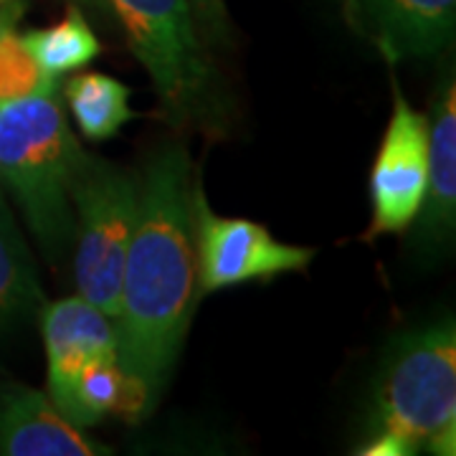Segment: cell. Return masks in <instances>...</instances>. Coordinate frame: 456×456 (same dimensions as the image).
Wrapping results in <instances>:
<instances>
[{
  "instance_id": "obj_8",
  "label": "cell",
  "mask_w": 456,
  "mask_h": 456,
  "mask_svg": "<svg viewBox=\"0 0 456 456\" xmlns=\"http://www.w3.org/2000/svg\"><path fill=\"white\" fill-rule=\"evenodd\" d=\"M49 360V398L71 421L74 398L84 375L119 360L114 322L84 297L46 302L38 312Z\"/></svg>"
},
{
  "instance_id": "obj_4",
  "label": "cell",
  "mask_w": 456,
  "mask_h": 456,
  "mask_svg": "<svg viewBox=\"0 0 456 456\" xmlns=\"http://www.w3.org/2000/svg\"><path fill=\"white\" fill-rule=\"evenodd\" d=\"M170 125H213L216 69L198 36L193 0H107Z\"/></svg>"
},
{
  "instance_id": "obj_11",
  "label": "cell",
  "mask_w": 456,
  "mask_h": 456,
  "mask_svg": "<svg viewBox=\"0 0 456 456\" xmlns=\"http://www.w3.org/2000/svg\"><path fill=\"white\" fill-rule=\"evenodd\" d=\"M413 226L426 248L449 244L456 228V84L449 71L441 77L439 92L428 119V178L421 211Z\"/></svg>"
},
{
  "instance_id": "obj_7",
  "label": "cell",
  "mask_w": 456,
  "mask_h": 456,
  "mask_svg": "<svg viewBox=\"0 0 456 456\" xmlns=\"http://www.w3.org/2000/svg\"><path fill=\"white\" fill-rule=\"evenodd\" d=\"M428 178V117L408 104L393 79V114L370 170L373 218L368 241L403 233L421 211Z\"/></svg>"
},
{
  "instance_id": "obj_2",
  "label": "cell",
  "mask_w": 456,
  "mask_h": 456,
  "mask_svg": "<svg viewBox=\"0 0 456 456\" xmlns=\"http://www.w3.org/2000/svg\"><path fill=\"white\" fill-rule=\"evenodd\" d=\"M82 152L56 89L0 104V183L53 264L74 246L71 180Z\"/></svg>"
},
{
  "instance_id": "obj_3",
  "label": "cell",
  "mask_w": 456,
  "mask_h": 456,
  "mask_svg": "<svg viewBox=\"0 0 456 456\" xmlns=\"http://www.w3.org/2000/svg\"><path fill=\"white\" fill-rule=\"evenodd\" d=\"M370 436L388 434L408 454H454L456 327L454 322L408 332L395 342L378 375Z\"/></svg>"
},
{
  "instance_id": "obj_10",
  "label": "cell",
  "mask_w": 456,
  "mask_h": 456,
  "mask_svg": "<svg viewBox=\"0 0 456 456\" xmlns=\"http://www.w3.org/2000/svg\"><path fill=\"white\" fill-rule=\"evenodd\" d=\"M0 454L5 456H107L110 446L84 434L49 393L23 383L0 386Z\"/></svg>"
},
{
  "instance_id": "obj_13",
  "label": "cell",
  "mask_w": 456,
  "mask_h": 456,
  "mask_svg": "<svg viewBox=\"0 0 456 456\" xmlns=\"http://www.w3.org/2000/svg\"><path fill=\"white\" fill-rule=\"evenodd\" d=\"M64 99L89 142L110 140L137 117L130 107V86L107 74L89 71L66 79Z\"/></svg>"
},
{
  "instance_id": "obj_15",
  "label": "cell",
  "mask_w": 456,
  "mask_h": 456,
  "mask_svg": "<svg viewBox=\"0 0 456 456\" xmlns=\"http://www.w3.org/2000/svg\"><path fill=\"white\" fill-rule=\"evenodd\" d=\"M198 18H206V26L221 28L224 23V0H193Z\"/></svg>"
},
{
  "instance_id": "obj_6",
  "label": "cell",
  "mask_w": 456,
  "mask_h": 456,
  "mask_svg": "<svg viewBox=\"0 0 456 456\" xmlns=\"http://www.w3.org/2000/svg\"><path fill=\"white\" fill-rule=\"evenodd\" d=\"M193 208L198 299L248 281H269L279 274L305 272L317 256V248L284 244L256 221L218 216L200 183H196Z\"/></svg>"
},
{
  "instance_id": "obj_14",
  "label": "cell",
  "mask_w": 456,
  "mask_h": 456,
  "mask_svg": "<svg viewBox=\"0 0 456 456\" xmlns=\"http://www.w3.org/2000/svg\"><path fill=\"white\" fill-rule=\"evenodd\" d=\"M23 41L26 49L31 51L33 61L51 79L92 64L102 51L97 36L79 8H69V13L51 28L23 33Z\"/></svg>"
},
{
  "instance_id": "obj_9",
  "label": "cell",
  "mask_w": 456,
  "mask_h": 456,
  "mask_svg": "<svg viewBox=\"0 0 456 456\" xmlns=\"http://www.w3.org/2000/svg\"><path fill=\"white\" fill-rule=\"evenodd\" d=\"M345 11L391 64L434 56L454 38L456 0H345Z\"/></svg>"
},
{
  "instance_id": "obj_12",
  "label": "cell",
  "mask_w": 456,
  "mask_h": 456,
  "mask_svg": "<svg viewBox=\"0 0 456 456\" xmlns=\"http://www.w3.org/2000/svg\"><path fill=\"white\" fill-rule=\"evenodd\" d=\"M46 305L36 261L0 193V345L38 320Z\"/></svg>"
},
{
  "instance_id": "obj_1",
  "label": "cell",
  "mask_w": 456,
  "mask_h": 456,
  "mask_svg": "<svg viewBox=\"0 0 456 456\" xmlns=\"http://www.w3.org/2000/svg\"><path fill=\"white\" fill-rule=\"evenodd\" d=\"M196 183L183 145L160 150L140 180L119 310L117 355L125 373L158 403L175 368L196 307Z\"/></svg>"
},
{
  "instance_id": "obj_5",
  "label": "cell",
  "mask_w": 456,
  "mask_h": 456,
  "mask_svg": "<svg viewBox=\"0 0 456 456\" xmlns=\"http://www.w3.org/2000/svg\"><path fill=\"white\" fill-rule=\"evenodd\" d=\"M71 208L79 297L114 322L125 256L140 208V180L84 150L71 180Z\"/></svg>"
}]
</instances>
